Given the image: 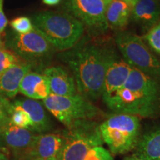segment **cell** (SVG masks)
Returning a JSON list of instances; mask_svg holds the SVG:
<instances>
[{"mask_svg": "<svg viewBox=\"0 0 160 160\" xmlns=\"http://www.w3.org/2000/svg\"><path fill=\"white\" fill-rule=\"evenodd\" d=\"M160 20V0H139L133 5L131 19L145 34Z\"/></svg>", "mask_w": 160, "mask_h": 160, "instance_id": "14", "label": "cell"}, {"mask_svg": "<svg viewBox=\"0 0 160 160\" xmlns=\"http://www.w3.org/2000/svg\"><path fill=\"white\" fill-rule=\"evenodd\" d=\"M133 6L122 0H111L107 5L106 22L108 28L122 31L128 24Z\"/></svg>", "mask_w": 160, "mask_h": 160, "instance_id": "19", "label": "cell"}, {"mask_svg": "<svg viewBox=\"0 0 160 160\" xmlns=\"http://www.w3.org/2000/svg\"><path fill=\"white\" fill-rule=\"evenodd\" d=\"M5 41H3L2 39V37H0V49H2V48H5Z\"/></svg>", "mask_w": 160, "mask_h": 160, "instance_id": "30", "label": "cell"}, {"mask_svg": "<svg viewBox=\"0 0 160 160\" xmlns=\"http://www.w3.org/2000/svg\"><path fill=\"white\" fill-rule=\"evenodd\" d=\"M13 110L11 113V122L13 125L19 128H22L31 129V122L28 114L24 110L19 107H16V106L13 105Z\"/></svg>", "mask_w": 160, "mask_h": 160, "instance_id": "21", "label": "cell"}, {"mask_svg": "<svg viewBox=\"0 0 160 160\" xmlns=\"http://www.w3.org/2000/svg\"><path fill=\"white\" fill-rule=\"evenodd\" d=\"M103 142L111 154H123L134 150L142 133L139 117L113 113L99 125Z\"/></svg>", "mask_w": 160, "mask_h": 160, "instance_id": "4", "label": "cell"}, {"mask_svg": "<svg viewBox=\"0 0 160 160\" xmlns=\"http://www.w3.org/2000/svg\"><path fill=\"white\" fill-rule=\"evenodd\" d=\"M97 37L83 36L73 48L59 55L71 69L78 93L91 102L102 97L106 68L113 49Z\"/></svg>", "mask_w": 160, "mask_h": 160, "instance_id": "1", "label": "cell"}, {"mask_svg": "<svg viewBox=\"0 0 160 160\" xmlns=\"http://www.w3.org/2000/svg\"><path fill=\"white\" fill-rule=\"evenodd\" d=\"M29 160H55V159H42V158H31V159H29Z\"/></svg>", "mask_w": 160, "mask_h": 160, "instance_id": "31", "label": "cell"}, {"mask_svg": "<svg viewBox=\"0 0 160 160\" xmlns=\"http://www.w3.org/2000/svg\"><path fill=\"white\" fill-rule=\"evenodd\" d=\"M122 1H125V2H126L131 4V5L133 6L138 1H139V0H122Z\"/></svg>", "mask_w": 160, "mask_h": 160, "instance_id": "29", "label": "cell"}, {"mask_svg": "<svg viewBox=\"0 0 160 160\" xmlns=\"http://www.w3.org/2000/svg\"><path fill=\"white\" fill-rule=\"evenodd\" d=\"M33 28L42 33L56 51L73 48L84 36L85 27L63 11H42L32 17Z\"/></svg>", "mask_w": 160, "mask_h": 160, "instance_id": "3", "label": "cell"}, {"mask_svg": "<svg viewBox=\"0 0 160 160\" xmlns=\"http://www.w3.org/2000/svg\"><path fill=\"white\" fill-rule=\"evenodd\" d=\"M10 26L16 33H20V34L27 33L33 29L31 19L27 17L15 18L10 22Z\"/></svg>", "mask_w": 160, "mask_h": 160, "instance_id": "24", "label": "cell"}, {"mask_svg": "<svg viewBox=\"0 0 160 160\" xmlns=\"http://www.w3.org/2000/svg\"><path fill=\"white\" fill-rule=\"evenodd\" d=\"M36 136L34 132L11 122L0 130V148L8 150L17 160L29 159Z\"/></svg>", "mask_w": 160, "mask_h": 160, "instance_id": "10", "label": "cell"}, {"mask_svg": "<svg viewBox=\"0 0 160 160\" xmlns=\"http://www.w3.org/2000/svg\"><path fill=\"white\" fill-rule=\"evenodd\" d=\"M64 144L65 137L62 133L37 134L32 150L31 158L60 160Z\"/></svg>", "mask_w": 160, "mask_h": 160, "instance_id": "15", "label": "cell"}, {"mask_svg": "<svg viewBox=\"0 0 160 160\" xmlns=\"http://www.w3.org/2000/svg\"><path fill=\"white\" fill-rule=\"evenodd\" d=\"M4 0H0V37L3 34L8 25V19L4 13Z\"/></svg>", "mask_w": 160, "mask_h": 160, "instance_id": "26", "label": "cell"}, {"mask_svg": "<svg viewBox=\"0 0 160 160\" xmlns=\"http://www.w3.org/2000/svg\"><path fill=\"white\" fill-rule=\"evenodd\" d=\"M13 106L19 107L28 113L31 119V131L39 134L45 133L52 128V122L43 103L38 100L21 98L12 102Z\"/></svg>", "mask_w": 160, "mask_h": 160, "instance_id": "13", "label": "cell"}, {"mask_svg": "<svg viewBox=\"0 0 160 160\" xmlns=\"http://www.w3.org/2000/svg\"><path fill=\"white\" fill-rule=\"evenodd\" d=\"M133 67L113 49L108 62L102 98L103 102L119 91L127 81Z\"/></svg>", "mask_w": 160, "mask_h": 160, "instance_id": "11", "label": "cell"}, {"mask_svg": "<svg viewBox=\"0 0 160 160\" xmlns=\"http://www.w3.org/2000/svg\"><path fill=\"white\" fill-rule=\"evenodd\" d=\"M134 155L145 160H160V124L141 133Z\"/></svg>", "mask_w": 160, "mask_h": 160, "instance_id": "17", "label": "cell"}, {"mask_svg": "<svg viewBox=\"0 0 160 160\" xmlns=\"http://www.w3.org/2000/svg\"><path fill=\"white\" fill-rule=\"evenodd\" d=\"M62 11L77 19L92 36L102 34L108 29L104 0H62Z\"/></svg>", "mask_w": 160, "mask_h": 160, "instance_id": "9", "label": "cell"}, {"mask_svg": "<svg viewBox=\"0 0 160 160\" xmlns=\"http://www.w3.org/2000/svg\"><path fill=\"white\" fill-rule=\"evenodd\" d=\"M33 68L22 59L3 72L0 75V94L9 99L14 98L19 92L22 80Z\"/></svg>", "mask_w": 160, "mask_h": 160, "instance_id": "16", "label": "cell"}, {"mask_svg": "<svg viewBox=\"0 0 160 160\" xmlns=\"http://www.w3.org/2000/svg\"><path fill=\"white\" fill-rule=\"evenodd\" d=\"M5 42L8 50L33 67L48 62L56 51L51 44L34 28L24 34L9 32Z\"/></svg>", "mask_w": 160, "mask_h": 160, "instance_id": "8", "label": "cell"}, {"mask_svg": "<svg viewBox=\"0 0 160 160\" xmlns=\"http://www.w3.org/2000/svg\"><path fill=\"white\" fill-rule=\"evenodd\" d=\"M22 60V59L16 55L13 52L6 49V48L0 49V75L11 66Z\"/></svg>", "mask_w": 160, "mask_h": 160, "instance_id": "23", "label": "cell"}, {"mask_svg": "<svg viewBox=\"0 0 160 160\" xmlns=\"http://www.w3.org/2000/svg\"><path fill=\"white\" fill-rule=\"evenodd\" d=\"M43 74L48 80L52 94L69 97L78 93L73 74L62 66L55 65L46 68Z\"/></svg>", "mask_w": 160, "mask_h": 160, "instance_id": "12", "label": "cell"}, {"mask_svg": "<svg viewBox=\"0 0 160 160\" xmlns=\"http://www.w3.org/2000/svg\"><path fill=\"white\" fill-rule=\"evenodd\" d=\"M85 160H113V157L111 152L102 146H97L88 152Z\"/></svg>", "mask_w": 160, "mask_h": 160, "instance_id": "25", "label": "cell"}, {"mask_svg": "<svg viewBox=\"0 0 160 160\" xmlns=\"http://www.w3.org/2000/svg\"><path fill=\"white\" fill-rule=\"evenodd\" d=\"M142 37L152 51L160 54V20Z\"/></svg>", "mask_w": 160, "mask_h": 160, "instance_id": "20", "label": "cell"}, {"mask_svg": "<svg viewBox=\"0 0 160 160\" xmlns=\"http://www.w3.org/2000/svg\"><path fill=\"white\" fill-rule=\"evenodd\" d=\"M62 0H42V2L46 5L54 6L61 3Z\"/></svg>", "mask_w": 160, "mask_h": 160, "instance_id": "27", "label": "cell"}, {"mask_svg": "<svg viewBox=\"0 0 160 160\" xmlns=\"http://www.w3.org/2000/svg\"><path fill=\"white\" fill-rule=\"evenodd\" d=\"M13 108L12 102L0 94V130L11 123V117Z\"/></svg>", "mask_w": 160, "mask_h": 160, "instance_id": "22", "label": "cell"}, {"mask_svg": "<svg viewBox=\"0 0 160 160\" xmlns=\"http://www.w3.org/2000/svg\"><path fill=\"white\" fill-rule=\"evenodd\" d=\"M114 42L123 59L134 68L160 81V58L142 37L130 31H118Z\"/></svg>", "mask_w": 160, "mask_h": 160, "instance_id": "5", "label": "cell"}, {"mask_svg": "<svg viewBox=\"0 0 160 160\" xmlns=\"http://www.w3.org/2000/svg\"><path fill=\"white\" fill-rule=\"evenodd\" d=\"M19 91L27 98L45 99L51 94L48 80L44 74L29 71L22 80Z\"/></svg>", "mask_w": 160, "mask_h": 160, "instance_id": "18", "label": "cell"}, {"mask_svg": "<svg viewBox=\"0 0 160 160\" xmlns=\"http://www.w3.org/2000/svg\"><path fill=\"white\" fill-rule=\"evenodd\" d=\"M104 1H105V2L106 3H107L108 4H108L110 3V2H111V0H104Z\"/></svg>", "mask_w": 160, "mask_h": 160, "instance_id": "33", "label": "cell"}, {"mask_svg": "<svg viewBox=\"0 0 160 160\" xmlns=\"http://www.w3.org/2000/svg\"><path fill=\"white\" fill-rule=\"evenodd\" d=\"M5 157L4 156L3 153H2L1 148H0V160H5Z\"/></svg>", "mask_w": 160, "mask_h": 160, "instance_id": "32", "label": "cell"}, {"mask_svg": "<svg viewBox=\"0 0 160 160\" xmlns=\"http://www.w3.org/2000/svg\"><path fill=\"white\" fill-rule=\"evenodd\" d=\"M65 137L60 160H85L93 148L102 146L99 125L96 120L76 122L62 132Z\"/></svg>", "mask_w": 160, "mask_h": 160, "instance_id": "7", "label": "cell"}, {"mask_svg": "<svg viewBox=\"0 0 160 160\" xmlns=\"http://www.w3.org/2000/svg\"><path fill=\"white\" fill-rule=\"evenodd\" d=\"M104 102L114 113L159 118L160 81L133 68L125 85Z\"/></svg>", "mask_w": 160, "mask_h": 160, "instance_id": "2", "label": "cell"}, {"mask_svg": "<svg viewBox=\"0 0 160 160\" xmlns=\"http://www.w3.org/2000/svg\"><path fill=\"white\" fill-rule=\"evenodd\" d=\"M26 160H29V159H26Z\"/></svg>", "mask_w": 160, "mask_h": 160, "instance_id": "34", "label": "cell"}, {"mask_svg": "<svg viewBox=\"0 0 160 160\" xmlns=\"http://www.w3.org/2000/svg\"><path fill=\"white\" fill-rule=\"evenodd\" d=\"M124 160H145V159H141V158L137 157V156H135L134 154L132 155V156H129V157H125Z\"/></svg>", "mask_w": 160, "mask_h": 160, "instance_id": "28", "label": "cell"}, {"mask_svg": "<svg viewBox=\"0 0 160 160\" xmlns=\"http://www.w3.org/2000/svg\"><path fill=\"white\" fill-rule=\"evenodd\" d=\"M44 106L52 115L68 128L81 120H96L103 117L101 109L79 93L62 97L51 93L43 99Z\"/></svg>", "mask_w": 160, "mask_h": 160, "instance_id": "6", "label": "cell"}]
</instances>
